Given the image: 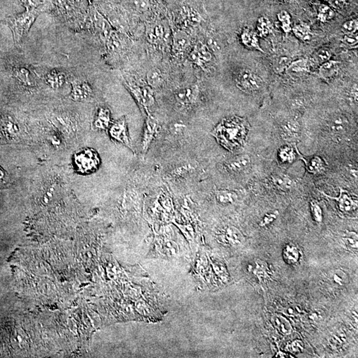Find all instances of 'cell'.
Segmentation results:
<instances>
[{
	"instance_id": "1",
	"label": "cell",
	"mask_w": 358,
	"mask_h": 358,
	"mask_svg": "<svg viewBox=\"0 0 358 358\" xmlns=\"http://www.w3.org/2000/svg\"><path fill=\"white\" fill-rule=\"evenodd\" d=\"M249 130V123L245 119L234 116L223 119L211 134L220 145L233 152L244 145Z\"/></svg>"
},
{
	"instance_id": "2",
	"label": "cell",
	"mask_w": 358,
	"mask_h": 358,
	"mask_svg": "<svg viewBox=\"0 0 358 358\" xmlns=\"http://www.w3.org/2000/svg\"><path fill=\"white\" fill-rule=\"evenodd\" d=\"M40 13L39 9H33L26 10L24 13L7 19L8 26L13 33L15 46L19 47L22 46L25 38L28 35L29 30Z\"/></svg>"
},
{
	"instance_id": "3",
	"label": "cell",
	"mask_w": 358,
	"mask_h": 358,
	"mask_svg": "<svg viewBox=\"0 0 358 358\" xmlns=\"http://www.w3.org/2000/svg\"><path fill=\"white\" fill-rule=\"evenodd\" d=\"M74 166L78 173L90 174L98 170L100 164V157L92 149H85L74 155Z\"/></svg>"
},
{
	"instance_id": "4",
	"label": "cell",
	"mask_w": 358,
	"mask_h": 358,
	"mask_svg": "<svg viewBox=\"0 0 358 358\" xmlns=\"http://www.w3.org/2000/svg\"><path fill=\"white\" fill-rule=\"evenodd\" d=\"M236 85L241 91L251 93L259 91L262 87L263 80L251 70L240 69L236 74Z\"/></svg>"
},
{
	"instance_id": "5",
	"label": "cell",
	"mask_w": 358,
	"mask_h": 358,
	"mask_svg": "<svg viewBox=\"0 0 358 358\" xmlns=\"http://www.w3.org/2000/svg\"><path fill=\"white\" fill-rule=\"evenodd\" d=\"M109 134L113 140L123 144V145L130 148L134 152L129 133H128L127 121H126L125 116L121 117L110 126Z\"/></svg>"
},
{
	"instance_id": "6",
	"label": "cell",
	"mask_w": 358,
	"mask_h": 358,
	"mask_svg": "<svg viewBox=\"0 0 358 358\" xmlns=\"http://www.w3.org/2000/svg\"><path fill=\"white\" fill-rule=\"evenodd\" d=\"M125 86L129 91L132 92L133 96L136 98L137 103L141 106L144 109L148 110L153 107L155 103V97L150 87L148 86H135L128 82H125Z\"/></svg>"
},
{
	"instance_id": "7",
	"label": "cell",
	"mask_w": 358,
	"mask_h": 358,
	"mask_svg": "<svg viewBox=\"0 0 358 358\" xmlns=\"http://www.w3.org/2000/svg\"><path fill=\"white\" fill-rule=\"evenodd\" d=\"M72 90L69 97L76 102H89L93 98V91L91 85L81 80H74L71 82Z\"/></svg>"
},
{
	"instance_id": "8",
	"label": "cell",
	"mask_w": 358,
	"mask_h": 358,
	"mask_svg": "<svg viewBox=\"0 0 358 358\" xmlns=\"http://www.w3.org/2000/svg\"><path fill=\"white\" fill-rule=\"evenodd\" d=\"M159 122L156 119L148 115L143 128L142 139H141V150L143 154L148 152L151 145L156 137L159 130Z\"/></svg>"
},
{
	"instance_id": "9",
	"label": "cell",
	"mask_w": 358,
	"mask_h": 358,
	"mask_svg": "<svg viewBox=\"0 0 358 358\" xmlns=\"http://www.w3.org/2000/svg\"><path fill=\"white\" fill-rule=\"evenodd\" d=\"M199 93V89L197 86L182 88L175 92V100L178 104L182 107H190L197 102Z\"/></svg>"
},
{
	"instance_id": "10",
	"label": "cell",
	"mask_w": 358,
	"mask_h": 358,
	"mask_svg": "<svg viewBox=\"0 0 358 358\" xmlns=\"http://www.w3.org/2000/svg\"><path fill=\"white\" fill-rule=\"evenodd\" d=\"M251 157L248 155H238L226 160L224 163L226 170L233 173L245 172L251 167Z\"/></svg>"
},
{
	"instance_id": "11",
	"label": "cell",
	"mask_w": 358,
	"mask_h": 358,
	"mask_svg": "<svg viewBox=\"0 0 358 358\" xmlns=\"http://www.w3.org/2000/svg\"><path fill=\"white\" fill-rule=\"evenodd\" d=\"M323 195L328 199L335 200L339 204L340 210L344 213H350L355 210L357 208V201L353 199L350 194L344 189L340 188V195L339 197H332L326 194L321 192Z\"/></svg>"
},
{
	"instance_id": "12",
	"label": "cell",
	"mask_w": 358,
	"mask_h": 358,
	"mask_svg": "<svg viewBox=\"0 0 358 358\" xmlns=\"http://www.w3.org/2000/svg\"><path fill=\"white\" fill-rule=\"evenodd\" d=\"M19 134V128L13 119L6 117L0 121V134L7 140H13Z\"/></svg>"
},
{
	"instance_id": "13",
	"label": "cell",
	"mask_w": 358,
	"mask_h": 358,
	"mask_svg": "<svg viewBox=\"0 0 358 358\" xmlns=\"http://www.w3.org/2000/svg\"><path fill=\"white\" fill-rule=\"evenodd\" d=\"M191 59L195 64L200 67L203 66L207 62L210 61L212 59V53L209 50L208 47L202 43H199L194 49L191 53Z\"/></svg>"
},
{
	"instance_id": "14",
	"label": "cell",
	"mask_w": 358,
	"mask_h": 358,
	"mask_svg": "<svg viewBox=\"0 0 358 358\" xmlns=\"http://www.w3.org/2000/svg\"><path fill=\"white\" fill-rule=\"evenodd\" d=\"M326 128L333 134H344L349 128L348 120L342 115H334L326 121Z\"/></svg>"
},
{
	"instance_id": "15",
	"label": "cell",
	"mask_w": 358,
	"mask_h": 358,
	"mask_svg": "<svg viewBox=\"0 0 358 358\" xmlns=\"http://www.w3.org/2000/svg\"><path fill=\"white\" fill-rule=\"evenodd\" d=\"M281 136L285 140L296 141L300 135V125L297 121L290 119L281 125Z\"/></svg>"
},
{
	"instance_id": "16",
	"label": "cell",
	"mask_w": 358,
	"mask_h": 358,
	"mask_svg": "<svg viewBox=\"0 0 358 358\" xmlns=\"http://www.w3.org/2000/svg\"><path fill=\"white\" fill-rule=\"evenodd\" d=\"M111 123V114L107 108L101 107L97 112L92 126L96 130H106L110 128Z\"/></svg>"
},
{
	"instance_id": "17",
	"label": "cell",
	"mask_w": 358,
	"mask_h": 358,
	"mask_svg": "<svg viewBox=\"0 0 358 358\" xmlns=\"http://www.w3.org/2000/svg\"><path fill=\"white\" fill-rule=\"evenodd\" d=\"M45 81L51 89L58 90L62 89L66 84L67 76L62 71L53 70L45 76Z\"/></svg>"
},
{
	"instance_id": "18",
	"label": "cell",
	"mask_w": 358,
	"mask_h": 358,
	"mask_svg": "<svg viewBox=\"0 0 358 358\" xmlns=\"http://www.w3.org/2000/svg\"><path fill=\"white\" fill-rule=\"evenodd\" d=\"M241 40L244 46L250 49H255L263 53V49L261 48L258 34L253 29L244 28L241 34Z\"/></svg>"
},
{
	"instance_id": "19",
	"label": "cell",
	"mask_w": 358,
	"mask_h": 358,
	"mask_svg": "<svg viewBox=\"0 0 358 358\" xmlns=\"http://www.w3.org/2000/svg\"><path fill=\"white\" fill-rule=\"evenodd\" d=\"M165 29L162 24H151L147 28L148 40L153 44H159L165 39Z\"/></svg>"
},
{
	"instance_id": "20",
	"label": "cell",
	"mask_w": 358,
	"mask_h": 358,
	"mask_svg": "<svg viewBox=\"0 0 358 358\" xmlns=\"http://www.w3.org/2000/svg\"><path fill=\"white\" fill-rule=\"evenodd\" d=\"M340 69V62L337 60H331L321 64L319 67V76L324 80H329L334 78L339 73Z\"/></svg>"
},
{
	"instance_id": "21",
	"label": "cell",
	"mask_w": 358,
	"mask_h": 358,
	"mask_svg": "<svg viewBox=\"0 0 358 358\" xmlns=\"http://www.w3.org/2000/svg\"><path fill=\"white\" fill-rule=\"evenodd\" d=\"M190 45V37L187 33L182 30L175 31L173 33V49L177 53L185 51Z\"/></svg>"
},
{
	"instance_id": "22",
	"label": "cell",
	"mask_w": 358,
	"mask_h": 358,
	"mask_svg": "<svg viewBox=\"0 0 358 358\" xmlns=\"http://www.w3.org/2000/svg\"><path fill=\"white\" fill-rule=\"evenodd\" d=\"M298 152V150H297ZM299 153V152H298ZM301 159L305 163V165L307 166V170L309 173H313L314 175L321 174L325 171L326 164L324 161L321 157L314 156L310 159H306L305 157L302 156L299 154Z\"/></svg>"
},
{
	"instance_id": "23",
	"label": "cell",
	"mask_w": 358,
	"mask_h": 358,
	"mask_svg": "<svg viewBox=\"0 0 358 358\" xmlns=\"http://www.w3.org/2000/svg\"><path fill=\"white\" fill-rule=\"evenodd\" d=\"M271 181L277 188L283 191H289L294 186L291 178L283 173H276L273 175L271 177Z\"/></svg>"
},
{
	"instance_id": "24",
	"label": "cell",
	"mask_w": 358,
	"mask_h": 358,
	"mask_svg": "<svg viewBox=\"0 0 358 358\" xmlns=\"http://www.w3.org/2000/svg\"><path fill=\"white\" fill-rule=\"evenodd\" d=\"M13 74L15 78L25 87H31L34 85V79L28 69L24 67H18L14 70Z\"/></svg>"
},
{
	"instance_id": "25",
	"label": "cell",
	"mask_w": 358,
	"mask_h": 358,
	"mask_svg": "<svg viewBox=\"0 0 358 358\" xmlns=\"http://www.w3.org/2000/svg\"><path fill=\"white\" fill-rule=\"evenodd\" d=\"M215 197L218 203L231 204H234L237 200L238 196L235 191L220 189L215 191Z\"/></svg>"
},
{
	"instance_id": "26",
	"label": "cell",
	"mask_w": 358,
	"mask_h": 358,
	"mask_svg": "<svg viewBox=\"0 0 358 358\" xmlns=\"http://www.w3.org/2000/svg\"><path fill=\"white\" fill-rule=\"evenodd\" d=\"M292 31L298 39L303 40V41L309 40L311 38V30L307 24H297L292 28Z\"/></svg>"
},
{
	"instance_id": "27",
	"label": "cell",
	"mask_w": 358,
	"mask_h": 358,
	"mask_svg": "<svg viewBox=\"0 0 358 358\" xmlns=\"http://www.w3.org/2000/svg\"><path fill=\"white\" fill-rule=\"evenodd\" d=\"M288 71L292 73H308L310 71V63L307 59L302 58L292 62L289 65Z\"/></svg>"
},
{
	"instance_id": "28",
	"label": "cell",
	"mask_w": 358,
	"mask_h": 358,
	"mask_svg": "<svg viewBox=\"0 0 358 358\" xmlns=\"http://www.w3.org/2000/svg\"><path fill=\"white\" fill-rule=\"evenodd\" d=\"M285 260L290 263H294L298 262L301 257V251L298 247L294 244H288L286 245L284 251Z\"/></svg>"
},
{
	"instance_id": "29",
	"label": "cell",
	"mask_w": 358,
	"mask_h": 358,
	"mask_svg": "<svg viewBox=\"0 0 358 358\" xmlns=\"http://www.w3.org/2000/svg\"><path fill=\"white\" fill-rule=\"evenodd\" d=\"M147 80L150 87L157 88L163 84V76L159 69H154L148 72Z\"/></svg>"
},
{
	"instance_id": "30",
	"label": "cell",
	"mask_w": 358,
	"mask_h": 358,
	"mask_svg": "<svg viewBox=\"0 0 358 358\" xmlns=\"http://www.w3.org/2000/svg\"><path fill=\"white\" fill-rule=\"evenodd\" d=\"M257 29H258V34L261 37H266L271 33V22L267 17H261L259 18Z\"/></svg>"
},
{
	"instance_id": "31",
	"label": "cell",
	"mask_w": 358,
	"mask_h": 358,
	"mask_svg": "<svg viewBox=\"0 0 358 358\" xmlns=\"http://www.w3.org/2000/svg\"><path fill=\"white\" fill-rule=\"evenodd\" d=\"M272 321H273V323L276 328H278L279 332L282 333V334H288L291 332L292 328L289 322L283 318V317L276 315V316L273 317Z\"/></svg>"
},
{
	"instance_id": "32",
	"label": "cell",
	"mask_w": 358,
	"mask_h": 358,
	"mask_svg": "<svg viewBox=\"0 0 358 358\" xmlns=\"http://www.w3.org/2000/svg\"><path fill=\"white\" fill-rule=\"evenodd\" d=\"M278 156L280 161L283 163H291L296 159L294 151L289 146L281 148L279 151Z\"/></svg>"
},
{
	"instance_id": "33",
	"label": "cell",
	"mask_w": 358,
	"mask_h": 358,
	"mask_svg": "<svg viewBox=\"0 0 358 358\" xmlns=\"http://www.w3.org/2000/svg\"><path fill=\"white\" fill-rule=\"evenodd\" d=\"M134 10L141 13L148 12L152 6V0H130Z\"/></svg>"
},
{
	"instance_id": "34",
	"label": "cell",
	"mask_w": 358,
	"mask_h": 358,
	"mask_svg": "<svg viewBox=\"0 0 358 358\" xmlns=\"http://www.w3.org/2000/svg\"><path fill=\"white\" fill-rule=\"evenodd\" d=\"M279 22H281V28L285 33H288L292 31L291 28V17L289 13L286 11H281L278 14Z\"/></svg>"
},
{
	"instance_id": "35",
	"label": "cell",
	"mask_w": 358,
	"mask_h": 358,
	"mask_svg": "<svg viewBox=\"0 0 358 358\" xmlns=\"http://www.w3.org/2000/svg\"><path fill=\"white\" fill-rule=\"evenodd\" d=\"M334 17V11L326 5H321L319 8L318 18L320 21L326 22Z\"/></svg>"
},
{
	"instance_id": "36",
	"label": "cell",
	"mask_w": 358,
	"mask_h": 358,
	"mask_svg": "<svg viewBox=\"0 0 358 358\" xmlns=\"http://www.w3.org/2000/svg\"><path fill=\"white\" fill-rule=\"evenodd\" d=\"M331 56H332V54H331L329 49L323 47L316 52L314 58L320 64H323V63L330 60Z\"/></svg>"
},
{
	"instance_id": "37",
	"label": "cell",
	"mask_w": 358,
	"mask_h": 358,
	"mask_svg": "<svg viewBox=\"0 0 358 358\" xmlns=\"http://www.w3.org/2000/svg\"><path fill=\"white\" fill-rule=\"evenodd\" d=\"M358 29L357 19L350 20L345 22L342 26V30L345 35L355 34Z\"/></svg>"
},
{
	"instance_id": "38",
	"label": "cell",
	"mask_w": 358,
	"mask_h": 358,
	"mask_svg": "<svg viewBox=\"0 0 358 358\" xmlns=\"http://www.w3.org/2000/svg\"><path fill=\"white\" fill-rule=\"evenodd\" d=\"M224 237L230 241L238 242H240L242 236L240 231L236 229L235 227H228L226 231H224Z\"/></svg>"
},
{
	"instance_id": "39",
	"label": "cell",
	"mask_w": 358,
	"mask_h": 358,
	"mask_svg": "<svg viewBox=\"0 0 358 358\" xmlns=\"http://www.w3.org/2000/svg\"><path fill=\"white\" fill-rule=\"evenodd\" d=\"M310 208H311L312 216L315 221L321 222L322 220H323V213H322V209L319 204L314 200H312L310 203Z\"/></svg>"
},
{
	"instance_id": "40",
	"label": "cell",
	"mask_w": 358,
	"mask_h": 358,
	"mask_svg": "<svg viewBox=\"0 0 358 358\" xmlns=\"http://www.w3.org/2000/svg\"><path fill=\"white\" fill-rule=\"evenodd\" d=\"M19 1L22 6L26 8V10L37 9L44 4V0H19Z\"/></svg>"
},
{
	"instance_id": "41",
	"label": "cell",
	"mask_w": 358,
	"mask_h": 358,
	"mask_svg": "<svg viewBox=\"0 0 358 358\" xmlns=\"http://www.w3.org/2000/svg\"><path fill=\"white\" fill-rule=\"evenodd\" d=\"M343 41L346 46L352 48L357 47L358 39L357 34L344 35Z\"/></svg>"
},
{
	"instance_id": "42",
	"label": "cell",
	"mask_w": 358,
	"mask_h": 358,
	"mask_svg": "<svg viewBox=\"0 0 358 358\" xmlns=\"http://www.w3.org/2000/svg\"><path fill=\"white\" fill-rule=\"evenodd\" d=\"M10 179L8 173L0 166V188L8 187Z\"/></svg>"
},
{
	"instance_id": "43",
	"label": "cell",
	"mask_w": 358,
	"mask_h": 358,
	"mask_svg": "<svg viewBox=\"0 0 358 358\" xmlns=\"http://www.w3.org/2000/svg\"><path fill=\"white\" fill-rule=\"evenodd\" d=\"M357 235L354 233H349L344 238L346 245L350 247H357Z\"/></svg>"
},
{
	"instance_id": "44",
	"label": "cell",
	"mask_w": 358,
	"mask_h": 358,
	"mask_svg": "<svg viewBox=\"0 0 358 358\" xmlns=\"http://www.w3.org/2000/svg\"><path fill=\"white\" fill-rule=\"evenodd\" d=\"M278 212H276V213L270 214V215H267L265 216V218H263L262 222H261V226H266V225L269 224L270 223L273 222V220L276 219L277 216H278Z\"/></svg>"
},
{
	"instance_id": "45",
	"label": "cell",
	"mask_w": 358,
	"mask_h": 358,
	"mask_svg": "<svg viewBox=\"0 0 358 358\" xmlns=\"http://www.w3.org/2000/svg\"><path fill=\"white\" fill-rule=\"evenodd\" d=\"M352 93L353 98H354V100H356V102H357V85H355L354 86V87H353V90L352 91Z\"/></svg>"
},
{
	"instance_id": "46",
	"label": "cell",
	"mask_w": 358,
	"mask_h": 358,
	"mask_svg": "<svg viewBox=\"0 0 358 358\" xmlns=\"http://www.w3.org/2000/svg\"><path fill=\"white\" fill-rule=\"evenodd\" d=\"M18 339H19V342L22 341V340H21V339H20V337H18Z\"/></svg>"
}]
</instances>
